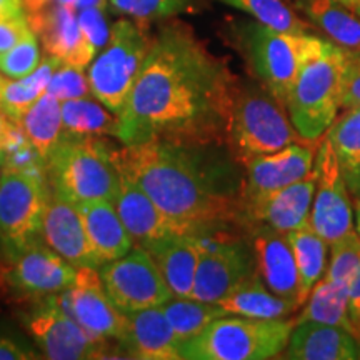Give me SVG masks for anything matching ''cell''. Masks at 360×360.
<instances>
[{
  "instance_id": "obj_26",
  "label": "cell",
  "mask_w": 360,
  "mask_h": 360,
  "mask_svg": "<svg viewBox=\"0 0 360 360\" xmlns=\"http://www.w3.org/2000/svg\"><path fill=\"white\" fill-rule=\"evenodd\" d=\"M295 11L321 29L332 44L360 53V15L340 0H292Z\"/></svg>"
},
{
  "instance_id": "obj_23",
  "label": "cell",
  "mask_w": 360,
  "mask_h": 360,
  "mask_svg": "<svg viewBox=\"0 0 360 360\" xmlns=\"http://www.w3.org/2000/svg\"><path fill=\"white\" fill-rule=\"evenodd\" d=\"M289 360H357L360 344L352 332L321 322H295L281 355Z\"/></svg>"
},
{
  "instance_id": "obj_36",
  "label": "cell",
  "mask_w": 360,
  "mask_h": 360,
  "mask_svg": "<svg viewBox=\"0 0 360 360\" xmlns=\"http://www.w3.org/2000/svg\"><path fill=\"white\" fill-rule=\"evenodd\" d=\"M112 8L141 24L167 20L188 12L193 0H109Z\"/></svg>"
},
{
  "instance_id": "obj_20",
  "label": "cell",
  "mask_w": 360,
  "mask_h": 360,
  "mask_svg": "<svg viewBox=\"0 0 360 360\" xmlns=\"http://www.w3.org/2000/svg\"><path fill=\"white\" fill-rule=\"evenodd\" d=\"M117 160V159H115ZM119 165V164H117ZM117 214L122 220L134 245H146L157 238L182 233L172 219L160 210L152 197L139 186L137 180L119 165V184L114 202Z\"/></svg>"
},
{
  "instance_id": "obj_9",
  "label": "cell",
  "mask_w": 360,
  "mask_h": 360,
  "mask_svg": "<svg viewBox=\"0 0 360 360\" xmlns=\"http://www.w3.org/2000/svg\"><path fill=\"white\" fill-rule=\"evenodd\" d=\"M152 44L146 24L120 19L110 27L109 42L89 67L90 94L114 114H120Z\"/></svg>"
},
{
  "instance_id": "obj_24",
  "label": "cell",
  "mask_w": 360,
  "mask_h": 360,
  "mask_svg": "<svg viewBox=\"0 0 360 360\" xmlns=\"http://www.w3.org/2000/svg\"><path fill=\"white\" fill-rule=\"evenodd\" d=\"M142 247L154 259L172 295L191 297L200 257V236L172 233Z\"/></svg>"
},
{
  "instance_id": "obj_30",
  "label": "cell",
  "mask_w": 360,
  "mask_h": 360,
  "mask_svg": "<svg viewBox=\"0 0 360 360\" xmlns=\"http://www.w3.org/2000/svg\"><path fill=\"white\" fill-rule=\"evenodd\" d=\"M299 272V302L302 305L327 270L328 244L305 222L287 233Z\"/></svg>"
},
{
  "instance_id": "obj_49",
  "label": "cell",
  "mask_w": 360,
  "mask_h": 360,
  "mask_svg": "<svg viewBox=\"0 0 360 360\" xmlns=\"http://www.w3.org/2000/svg\"><path fill=\"white\" fill-rule=\"evenodd\" d=\"M52 2L60 4V6H67V7H74L75 8V4H77V0H52Z\"/></svg>"
},
{
  "instance_id": "obj_2",
  "label": "cell",
  "mask_w": 360,
  "mask_h": 360,
  "mask_svg": "<svg viewBox=\"0 0 360 360\" xmlns=\"http://www.w3.org/2000/svg\"><path fill=\"white\" fill-rule=\"evenodd\" d=\"M115 159L182 233L244 232L245 170L227 143L148 141Z\"/></svg>"
},
{
  "instance_id": "obj_48",
  "label": "cell",
  "mask_w": 360,
  "mask_h": 360,
  "mask_svg": "<svg viewBox=\"0 0 360 360\" xmlns=\"http://www.w3.org/2000/svg\"><path fill=\"white\" fill-rule=\"evenodd\" d=\"M6 164H7V152L6 148L0 147V170L6 167Z\"/></svg>"
},
{
  "instance_id": "obj_37",
  "label": "cell",
  "mask_w": 360,
  "mask_h": 360,
  "mask_svg": "<svg viewBox=\"0 0 360 360\" xmlns=\"http://www.w3.org/2000/svg\"><path fill=\"white\" fill-rule=\"evenodd\" d=\"M42 53L37 35L32 30L7 51L0 52V74L8 79H22L37 69Z\"/></svg>"
},
{
  "instance_id": "obj_21",
  "label": "cell",
  "mask_w": 360,
  "mask_h": 360,
  "mask_svg": "<svg viewBox=\"0 0 360 360\" xmlns=\"http://www.w3.org/2000/svg\"><path fill=\"white\" fill-rule=\"evenodd\" d=\"M245 233L254 249L255 269L265 285L276 295L300 305L299 272L287 233L264 225H255Z\"/></svg>"
},
{
  "instance_id": "obj_14",
  "label": "cell",
  "mask_w": 360,
  "mask_h": 360,
  "mask_svg": "<svg viewBox=\"0 0 360 360\" xmlns=\"http://www.w3.org/2000/svg\"><path fill=\"white\" fill-rule=\"evenodd\" d=\"M53 299L90 335L110 344L117 342L120 350L127 317L112 304L97 269L77 267L75 282L69 289L53 294Z\"/></svg>"
},
{
  "instance_id": "obj_45",
  "label": "cell",
  "mask_w": 360,
  "mask_h": 360,
  "mask_svg": "<svg viewBox=\"0 0 360 360\" xmlns=\"http://www.w3.org/2000/svg\"><path fill=\"white\" fill-rule=\"evenodd\" d=\"M22 2H24L27 13H32L42 11V8L47 7L49 4H52V0H22Z\"/></svg>"
},
{
  "instance_id": "obj_8",
  "label": "cell",
  "mask_w": 360,
  "mask_h": 360,
  "mask_svg": "<svg viewBox=\"0 0 360 360\" xmlns=\"http://www.w3.org/2000/svg\"><path fill=\"white\" fill-rule=\"evenodd\" d=\"M51 193L45 169L0 170V252L6 262L40 240Z\"/></svg>"
},
{
  "instance_id": "obj_28",
  "label": "cell",
  "mask_w": 360,
  "mask_h": 360,
  "mask_svg": "<svg viewBox=\"0 0 360 360\" xmlns=\"http://www.w3.org/2000/svg\"><path fill=\"white\" fill-rule=\"evenodd\" d=\"M60 64L58 58L45 53L37 69L27 77L8 79L0 74V112L20 125L25 112L47 92L49 80Z\"/></svg>"
},
{
  "instance_id": "obj_6",
  "label": "cell",
  "mask_w": 360,
  "mask_h": 360,
  "mask_svg": "<svg viewBox=\"0 0 360 360\" xmlns=\"http://www.w3.org/2000/svg\"><path fill=\"white\" fill-rule=\"evenodd\" d=\"M349 56L350 52L332 44L327 52L307 62L297 75L285 98V110L304 141H321L339 115Z\"/></svg>"
},
{
  "instance_id": "obj_47",
  "label": "cell",
  "mask_w": 360,
  "mask_h": 360,
  "mask_svg": "<svg viewBox=\"0 0 360 360\" xmlns=\"http://www.w3.org/2000/svg\"><path fill=\"white\" fill-rule=\"evenodd\" d=\"M354 220H355V231L360 237V199H354Z\"/></svg>"
},
{
  "instance_id": "obj_7",
  "label": "cell",
  "mask_w": 360,
  "mask_h": 360,
  "mask_svg": "<svg viewBox=\"0 0 360 360\" xmlns=\"http://www.w3.org/2000/svg\"><path fill=\"white\" fill-rule=\"evenodd\" d=\"M304 139L276 97L264 87L238 84L229 119L227 146L242 165L254 157L274 154Z\"/></svg>"
},
{
  "instance_id": "obj_50",
  "label": "cell",
  "mask_w": 360,
  "mask_h": 360,
  "mask_svg": "<svg viewBox=\"0 0 360 360\" xmlns=\"http://www.w3.org/2000/svg\"><path fill=\"white\" fill-rule=\"evenodd\" d=\"M349 7L352 8V11L357 13V15H360V0H350Z\"/></svg>"
},
{
  "instance_id": "obj_51",
  "label": "cell",
  "mask_w": 360,
  "mask_h": 360,
  "mask_svg": "<svg viewBox=\"0 0 360 360\" xmlns=\"http://www.w3.org/2000/svg\"><path fill=\"white\" fill-rule=\"evenodd\" d=\"M340 2H344L345 6H349V2H350V0H340Z\"/></svg>"
},
{
  "instance_id": "obj_46",
  "label": "cell",
  "mask_w": 360,
  "mask_h": 360,
  "mask_svg": "<svg viewBox=\"0 0 360 360\" xmlns=\"http://www.w3.org/2000/svg\"><path fill=\"white\" fill-rule=\"evenodd\" d=\"M90 7L105 8L107 0H77V4H75V11H82V8H90Z\"/></svg>"
},
{
  "instance_id": "obj_16",
  "label": "cell",
  "mask_w": 360,
  "mask_h": 360,
  "mask_svg": "<svg viewBox=\"0 0 360 360\" xmlns=\"http://www.w3.org/2000/svg\"><path fill=\"white\" fill-rule=\"evenodd\" d=\"M319 142L300 141L274 154L254 157L244 164V204L281 191L307 177L314 169Z\"/></svg>"
},
{
  "instance_id": "obj_43",
  "label": "cell",
  "mask_w": 360,
  "mask_h": 360,
  "mask_svg": "<svg viewBox=\"0 0 360 360\" xmlns=\"http://www.w3.org/2000/svg\"><path fill=\"white\" fill-rule=\"evenodd\" d=\"M27 141L20 125L12 122L7 115L0 112V147L6 148V152L13 150L15 147L22 146Z\"/></svg>"
},
{
  "instance_id": "obj_4",
  "label": "cell",
  "mask_w": 360,
  "mask_h": 360,
  "mask_svg": "<svg viewBox=\"0 0 360 360\" xmlns=\"http://www.w3.org/2000/svg\"><path fill=\"white\" fill-rule=\"evenodd\" d=\"M236 37L260 85L283 107L304 65L332 45L314 34L281 32L255 20L237 24Z\"/></svg>"
},
{
  "instance_id": "obj_32",
  "label": "cell",
  "mask_w": 360,
  "mask_h": 360,
  "mask_svg": "<svg viewBox=\"0 0 360 360\" xmlns=\"http://www.w3.org/2000/svg\"><path fill=\"white\" fill-rule=\"evenodd\" d=\"M305 321L337 326L354 334L347 295L326 274H323L321 281L315 283L314 289L310 290L307 300L302 304V310L295 317V322Z\"/></svg>"
},
{
  "instance_id": "obj_39",
  "label": "cell",
  "mask_w": 360,
  "mask_h": 360,
  "mask_svg": "<svg viewBox=\"0 0 360 360\" xmlns=\"http://www.w3.org/2000/svg\"><path fill=\"white\" fill-rule=\"evenodd\" d=\"M77 19L80 32H82L89 47L96 53L105 47L110 37V27L107 24L105 8H82V11H77Z\"/></svg>"
},
{
  "instance_id": "obj_18",
  "label": "cell",
  "mask_w": 360,
  "mask_h": 360,
  "mask_svg": "<svg viewBox=\"0 0 360 360\" xmlns=\"http://www.w3.org/2000/svg\"><path fill=\"white\" fill-rule=\"evenodd\" d=\"M27 19L47 56L79 69L89 67L96 58V52L80 32L77 11L74 7L52 2L42 11L27 13Z\"/></svg>"
},
{
  "instance_id": "obj_15",
  "label": "cell",
  "mask_w": 360,
  "mask_h": 360,
  "mask_svg": "<svg viewBox=\"0 0 360 360\" xmlns=\"http://www.w3.org/2000/svg\"><path fill=\"white\" fill-rule=\"evenodd\" d=\"M2 274L4 282L13 295L37 300L69 289L77 277V267L67 262L40 238L7 260Z\"/></svg>"
},
{
  "instance_id": "obj_17",
  "label": "cell",
  "mask_w": 360,
  "mask_h": 360,
  "mask_svg": "<svg viewBox=\"0 0 360 360\" xmlns=\"http://www.w3.org/2000/svg\"><path fill=\"white\" fill-rule=\"evenodd\" d=\"M315 170L281 191L244 204V233L255 225L289 233L309 222L315 193Z\"/></svg>"
},
{
  "instance_id": "obj_44",
  "label": "cell",
  "mask_w": 360,
  "mask_h": 360,
  "mask_svg": "<svg viewBox=\"0 0 360 360\" xmlns=\"http://www.w3.org/2000/svg\"><path fill=\"white\" fill-rule=\"evenodd\" d=\"M27 13L22 0H0V20L12 19Z\"/></svg>"
},
{
  "instance_id": "obj_29",
  "label": "cell",
  "mask_w": 360,
  "mask_h": 360,
  "mask_svg": "<svg viewBox=\"0 0 360 360\" xmlns=\"http://www.w3.org/2000/svg\"><path fill=\"white\" fill-rule=\"evenodd\" d=\"M352 199H360V107L344 109L326 132Z\"/></svg>"
},
{
  "instance_id": "obj_25",
  "label": "cell",
  "mask_w": 360,
  "mask_h": 360,
  "mask_svg": "<svg viewBox=\"0 0 360 360\" xmlns=\"http://www.w3.org/2000/svg\"><path fill=\"white\" fill-rule=\"evenodd\" d=\"M77 207L82 214L90 244L102 265L130 252L134 240L110 200H92Z\"/></svg>"
},
{
  "instance_id": "obj_41",
  "label": "cell",
  "mask_w": 360,
  "mask_h": 360,
  "mask_svg": "<svg viewBox=\"0 0 360 360\" xmlns=\"http://www.w3.org/2000/svg\"><path fill=\"white\" fill-rule=\"evenodd\" d=\"M352 107H360V53L350 52L342 84V110Z\"/></svg>"
},
{
  "instance_id": "obj_1",
  "label": "cell",
  "mask_w": 360,
  "mask_h": 360,
  "mask_svg": "<svg viewBox=\"0 0 360 360\" xmlns=\"http://www.w3.org/2000/svg\"><path fill=\"white\" fill-rule=\"evenodd\" d=\"M238 82L187 24L170 20L152 44L124 109L115 139L122 146L148 141L227 143Z\"/></svg>"
},
{
  "instance_id": "obj_12",
  "label": "cell",
  "mask_w": 360,
  "mask_h": 360,
  "mask_svg": "<svg viewBox=\"0 0 360 360\" xmlns=\"http://www.w3.org/2000/svg\"><path fill=\"white\" fill-rule=\"evenodd\" d=\"M97 270L107 295L122 314L160 307L172 297L154 259L141 245Z\"/></svg>"
},
{
  "instance_id": "obj_31",
  "label": "cell",
  "mask_w": 360,
  "mask_h": 360,
  "mask_svg": "<svg viewBox=\"0 0 360 360\" xmlns=\"http://www.w3.org/2000/svg\"><path fill=\"white\" fill-rule=\"evenodd\" d=\"M20 129L30 146L47 162L49 155L57 146L58 139L64 132L62 125V102L45 92L37 102L25 112L20 120Z\"/></svg>"
},
{
  "instance_id": "obj_19",
  "label": "cell",
  "mask_w": 360,
  "mask_h": 360,
  "mask_svg": "<svg viewBox=\"0 0 360 360\" xmlns=\"http://www.w3.org/2000/svg\"><path fill=\"white\" fill-rule=\"evenodd\" d=\"M40 238L74 267L98 269L102 265L89 240L79 207L53 192L45 209Z\"/></svg>"
},
{
  "instance_id": "obj_34",
  "label": "cell",
  "mask_w": 360,
  "mask_h": 360,
  "mask_svg": "<svg viewBox=\"0 0 360 360\" xmlns=\"http://www.w3.org/2000/svg\"><path fill=\"white\" fill-rule=\"evenodd\" d=\"M62 125L69 134L115 137L117 114L89 97L72 98L62 102Z\"/></svg>"
},
{
  "instance_id": "obj_5",
  "label": "cell",
  "mask_w": 360,
  "mask_h": 360,
  "mask_svg": "<svg viewBox=\"0 0 360 360\" xmlns=\"http://www.w3.org/2000/svg\"><path fill=\"white\" fill-rule=\"evenodd\" d=\"M295 319L224 315L182 344V360H270L281 357Z\"/></svg>"
},
{
  "instance_id": "obj_13",
  "label": "cell",
  "mask_w": 360,
  "mask_h": 360,
  "mask_svg": "<svg viewBox=\"0 0 360 360\" xmlns=\"http://www.w3.org/2000/svg\"><path fill=\"white\" fill-rule=\"evenodd\" d=\"M314 170L317 184L309 224L328 245L355 229L354 205L342 177L339 162L328 139L323 135L315 152Z\"/></svg>"
},
{
  "instance_id": "obj_22",
  "label": "cell",
  "mask_w": 360,
  "mask_h": 360,
  "mask_svg": "<svg viewBox=\"0 0 360 360\" xmlns=\"http://www.w3.org/2000/svg\"><path fill=\"white\" fill-rule=\"evenodd\" d=\"M127 330L120 352L141 360H182V344L160 307L125 314Z\"/></svg>"
},
{
  "instance_id": "obj_35",
  "label": "cell",
  "mask_w": 360,
  "mask_h": 360,
  "mask_svg": "<svg viewBox=\"0 0 360 360\" xmlns=\"http://www.w3.org/2000/svg\"><path fill=\"white\" fill-rule=\"evenodd\" d=\"M225 6L247 13L252 20L290 34H314V27L283 0H220Z\"/></svg>"
},
{
  "instance_id": "obj_40",
  "label": "cell",
  "mask_w": 360,
  "mask_h": 360,
  "mask_svg": "<svg viewBox=\"0 0 360 360\" xmlns=\"http://www.w3.org/2000/svg\"><path fill=\"white\" fill-rule=\"evenodd\" d=\"M42 354L19 332L0 327V360H37Z\"/></svg>"
},
{
  "instance_id": "obj_38",
  "label": "cell",
  "mask_w": 360,
  "mask_h": 360,
  "mask_svg": "<svg viewBox=\"0 0 360 360\" xmlns=\"http://www.w3.org/2000/svg\"><path fill=\"white\" fill-rule=\"evenodd\" d=\"M47 92L58 98L60 102L72 101V98L89 97V79L84 74V69H79V67L69 64H60L52 74L51 80H49Z\"/></svg>"
},
{
  "instance_id": "obj_33",
  "label": "cell",
  "mask_w": 360,
  "mask_h": 360,
  "mask_svg": "<svg viewBox=\"0 0 360 360\" xmlns=\"http://www.w3.org/2000/svg\"><path fill=\"white\" fill-rule=\"evenodd\" d=\"M160 310L164 312L180 344H186L187 340L199 335L215 319L227 315L219 304L180 295L170 297L167 302L160 305Z\"/></svg>"
},
{
  "instance_id": "obj_42",
  "label": "cell",
  "mask_w": 360,
  "mask_h": 360,
  "mask_svg": "<svg viewBox=\"0 0 360 360\" xmlns=\"http://www.w3.org/2000/svg\"><path fill=\"white\" fill-rule=\"evenodd\" d=\"M30 30L32 29L29 25L27 13L19 17H12V19L0 20V52L7 51L12 45H15Z\"/></svg>"
},
{
  "instance_id": "obj_3",
  "label": "cell",
  "mask_w": 360,
  "mask_h": 360,
  "mask_svg": "<svg viewBox=\"0 0 360 360\" xmlns=\"http://www.w3.org/2000/svg\"><path fill=\"white\" fill-rule=\"evenodd\" d=\"M115 152L105 137L62 132L45 162L52 192L75 205L92 200L114 202L119 184Z\"/></svg>"
},
{
  "instance_id": "obj_11",
  "label": "cell",
  "mask_w": 360,
  "mask_h": 360,
  "mask_svg": "<svg viewBox=\"0 0 360 360\" xmlns=\"http://www.w3.org/2000/svg\"><path fill=\"white\" fill-rule=\"evenodd\" d=\"M255 270L254 249L247 233L200 236V257L191 297L219 304Z\"/></svg>"
},
{
  "instance_id": "obj_10",
  "label": "cell",
  "mask_w": 360,
  "mask_h": 360,
  "mask_svg": "<svg viewBox=\"0 0 360 360\" xmlns=\"http://www.w3.org/2000/svg\"><path fill=\"white\" fill-rule=\"evenodd\" d=\"M27 332L32 337L44 359L90 360L109 359L119 352L110 342L98 340L84 330L65 312L53 295L37 299L24 315Z\"/></svg>"
},
{
  "instance_id": "obj_27",
  "label": "cell",
  "mask_w": 360,
  "mask_h": 360,
  "mask_svg": "<svg viewBox=\"0 0 360 360\" xmlns=\"http://www.w3.org/2000/svg\"><path fill=\"white\" fill-rule=\"evenodd\" d=\"M219 305L227 315L252 319H287L300 309L297 302L274 294L265 285L257 270L229 292Z\"/></svg>"
}]
</instances>
